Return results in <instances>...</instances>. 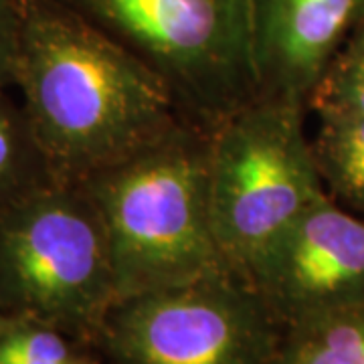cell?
Returning <instances> with one entry per match:
<instances>
[{"label": "cell", "instance_id": "obj_1", "mask_svg": "<svg viewBox=\"0 0 364 364\" xmlns=\"http://www.w3.org/2000/svg\"><path fill=\"white\" fill-rule=\"evenodd\" d=\"M13 87L57 182H81L184 119L142 61L57 0H23Z\"/></svg>", "mask_w": 364, "mask_h": 364}, {"label": "cell", "instance_id": "obj_2", "mask_svg": "<svg viewBox=\"0 0 364 364\" xmlns=\"http://www.w3.org/2000/svg\"><path fill=\"white\" fill-rule=\"evenodd\" d=\"M210 132L188 119L81 184L104 221L117 299L231 267L210 225Z\"/></svg>", "mask_w": 364, "mask_h": 364}, {"label": "cell", "instance_id": "obj_3", "mask_svg": "<svg viewBox=\"0 0 364 364\" xmlns=\"http://www.w3.org/2000/svg\"><path fill=\"white\" fill-rule=\"evenodd\" d=\"M117 299L109 241L77 182H51L0 210V308L95 348Z\"/></svg>", "mask_w": 364, "mask_h": 364}, {"label": "cell", "instance_id": "obj_4", "mask_svg": "<svg viewBox=\"0 0 364 364\" xmlns=\"http://www.w3.org/2000/svg\"><path fill=\"white\" fill-rule=\"evenodd\" d=\"M304 104L257 95L217 128L208 144V210L225 261L251 265L314 203L328 195Z\"/></svg>", "mask_w": 364, "mask_h": 364}, {"label": "cell", "instance_id": "obj_5", "mask_svg": "<svg viewBox=\"0 0 364 364\" xmlns=\"http://www.w3.org/2000/svg\"><path fill=\"white\" fill-rule=\"evenodd\" d=\"M142 61L213 130L257 97L249 0H57Z\"/></svg>", "mask_w": 364, "mask_h": 364}, {"label": "cell", "instance_id": "obj_6", "mask_svg": "<svg viewBox=\"0 0 364 364\" xmlns=\"http://www.w3.org/2000/svg\"><path fill=\"white\" fill-rule=\"evenodd\" d=\"M284 326L235 267L116 299L95 348L114 364H272Z\"/></svg>", "mask_w": 364, "mask_h": 364}, {"label": "cell", "instance_id": "obj_7", "mask_svg": "<svg viewBox=\"0 0 364 364\" xmlns=\"http://www.w3.org/2000/svg\"><path fill=\"white\" fill-rule=\"evenodd\" d=\"M247 277L284 328L364 304V217L326 195L261 253Z\"/></svg>", "mask_w": 364, "mask_h": 364}, {"label": "cell", "instance_id": "obj_8", "mask_svg": "<svg viewBox=\"0 0 364 364\" xmlns=\"http://www.w3.org/2000/svg\"><path fill=\"white\" fill-rule=\"evenodd\" d=\"M364 23V0H249L257 95L304 104Z\"/></svg>", "mask_w": 364, "mask_h": 364}, {"label": "cell", "instance_id": "obj_9", "mask_svg": "<svg viewBox=\"0 0 364 364\" xmlns=\"http://www.w3.org/2000/svg\"><path fill=\"white\" fill-rule=\"evenodd\" d=\"M272 364H364V304L286 326Z\"/></svg>", "mask_w": 364, "mask_h": 364}, {"label": "cell", "instance_id": "obj_10", "mask_svg": "<svg viewBox=\"0 0 364 364\" xmlns=\"http://www.w3.org/2000/svg\"><path fill=\"white\" fill-rule=\"evenodd\" d=\"M55 181L23 104L0 85V210Z\"/></svg>", "mask_w": 364, "mask_h": 364}, {"label": "cell", "instance_id": "obj_11", "mask_svg": "<svg viewBox=\"0 0 364 364\" xmlns=\"http://www.w3.org/2000/svg\"><path fill=\"white\" fill-rule=\"evenodd\" d=\"M312 144L328 195L364 217V119L318 117Z\"/></svg>", "mask_w": 364, "mask_h": 364}, {"label": "cell", "instance_id": "obj_12", "mask_svg": "<svg viewBox=\"0 0 364 364\" xmlns=\"http://www.w3.org/2000/svg\"><path fill=\"white\" fill-rule=\"evenodd\" d=\"M308 109L318 117L364 119V23L326 67L308 100Z\"/></svg>", "mask_w": 364, "mask_h": 364}, {"label": "cell", "instance_id": "obj_13", "mask_svg": "<svg viewBox=\"0 0 364 364\" xmlns=\"http://www.w3.org/2000/svg\"><path fill=\"white\" fill-rule=\"evenodd\" d=\"M87 346L31 318L9 316L0 326V364H87Z\"/></svg>", "mask_w": 364, "mask_h": 364}, {"label": "cell", "instance_id": "obj_14", "mask_svg": "<svg viewBox=\"0 0 364 364\" xmlns=\"http://www.w3.org/2000/svg\"><path fill=\"white\" fill-rule=\"evenodd\" d=\"M23 23V0H0V85L13 87V71Z\"/></svg>", "mask_w": 364, "mask_h": 364}, {"label": "cell", "instance_id": "obj_15", "mask_svg": "<svg viewBox=\"0 0 364 364\" xmlns=\"http://www.w3.org/2000/svg\"><path fill=\"white\" fill-rule=\"evenodd\" d=\"M6 318H9V314H4L2 312V308H0V326L4 324V320H6Z\"/></svg>", "mask_w": 364, "mask_h": 364}, {"label": "cell", "instance_id": "obj_16", "mask_svg": "<svg viewBox=\"0 0 364 364\" xmlns=\"http://www.w3.org/2000/svg\"><path fill=\"white\" fill-rule=\"evenodd\" d=\"M87 364H102L100 363V360H97V358H93V356H91V360ZM109 364H114V363H109Z\"/></svg>", "mask_w": 364, "mask_h": 364}]
</instances>
